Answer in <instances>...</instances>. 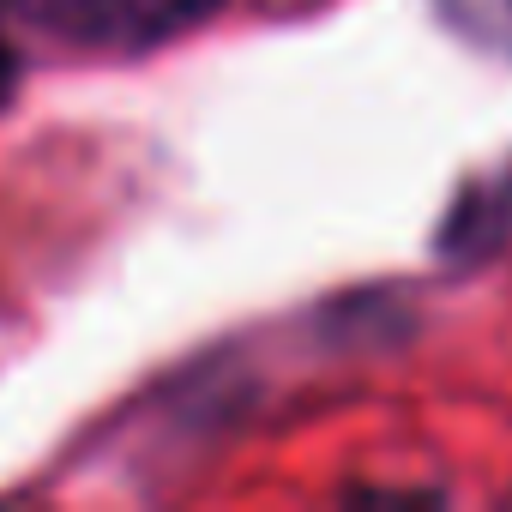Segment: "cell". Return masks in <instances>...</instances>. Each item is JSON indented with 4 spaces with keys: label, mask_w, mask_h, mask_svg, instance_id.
<instances>
[{
    "label": "cell",
    "mask_w": 512,
    "mask_h": 512,
    "mask_svg": "<svg viewBox=\"0 0 512 512\" xmlns=\"http://www.w3.org/2000/svg\"><path fill=\"white\" fill-rule=\"evenodd\" d=\"M13 97H19V49L7 43V31H0V109Z\"/></svg>",
    "instance_id": "4"
},
{
    "label": "cell",
    "mask_w": 512,
    "mask_h": 512,
    "mask_svg": "<svg viewBox=\"0 0 512 512\" xmlns=\"http://www.w3.org/2000/svg\"><path fill=\"white\" fill-rule=\"evenodd\" d=\"M223 0H0V13L25 31L91 49V55H145L199 31Z\"/></svg>",
    "instance_id": "1"
},
{
    "label": "cell",
    "mask_w": 512,
    "mask_h": 512,
    "mask_svg": "<svg viewBox=\"0 0 512 512\" xmlns=\"http://www.w3.org/2000/svg\"><path fill=\"white\" fill-rule=\"evenodd\" d=\"M512 235V163L500 175H476L464 181V193L452 199V211L440 217L434 247L446 260H488V253Z\"/></svg>",
    "instance_id": "2"
},
{
    "label": "cell",
    "mask_w": 512,
    "mask_h": 512,
    "mask_svg": "<svg viewBox=\"0 0 512 512\" xmlns=\"http://www.w3.org/2000/svg\"><path fill=\"white\" fill-rule=\"evenodd\" d=\"M434 13L452 37L488 55H512V0H434Z\"/></svg>",
    "instance_id": "3"
}]
</instances>
